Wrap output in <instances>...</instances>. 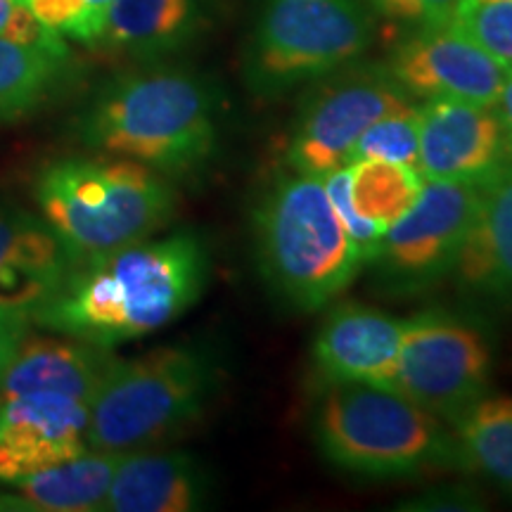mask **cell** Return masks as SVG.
<instances>
[{
    "label": "cell",
    "mask_w": 512,
    "mask_h": 512,
    "mask_svg": "<svg viewBox=\"0 0 512 512\" xmlns=\"http://www.w3.org/2000/svg\"><path fill=\"white\" fill-rule=\"evenodd\" d=\"M209 266L207 245L190 230L162 240L147 238L74 264L34 323L114 349L183 316L202 297Z\"/></svg>",
    "instance_id": "1"
},
{
    "label": "cell",
    "mask_w": 512,
    "mask_h": 512,
    "mask_svg": "<svg viewBox=\"0 0 512 512\" xmlns=\"http://www.w3.org/2000/svg\"><path fill=\"white\" fill-rule=\"evenodd\" d=\"M216 95L200 76L155 69L107 86L79 119L83 145L162 176L202 169L219 143Z\"/></svg>",
    "instance_id": "2"
},
{
    "label": "cell",
    "mask_w": 512,
    "mask_h": 512,
    "mask_svg": "<svg viewBox=\"0 0 512 512\" xmlns=\"http://www.w3.org/2000/svg\"><path fill=\"white\" fill-rule=\"evenodd\" d=\"M34 195L72 266L152 238L176 209L166 176L112 155L50 162L38 171Z\"/></svg>",
    "instance_id": "3"
},
{
    "label": "cell",
    "mask_w": 512,
    "mask_h": 512,
    "mask_svg": "<svg viewBox=\"0 0 512 512\" xmlns=\"http://www.w3.org/2000/svg\"><path fill=\"white\" fill-rule=\"evenodd\" d=\"M252 235L268 287L299 311L328 306L363 268L318 176L275 178L256 202Z\"/></svg>",
    "instance_id": "4"
},
{
    "label": "cell",
    "mask_w": 512,
    "mask_h": 512,
    "mask_svg": "<svg viewBox=\"0 0 512 512\" xmlns=\"http://www.w3.org/2000/svg\"><path fill=\"white\" fill-rule=\"evenodd\" d=\"M313 441L337 470L366 479L415 477L458 467L441 420L392 387L328 384L313 411Z\"/></svg>",
    "instance_id": "5"
},
{
    "label": "cell",
    "mask_w": 512,
    "mask_h": 512,
    "mask_svg": "<svg viewBox=\"0 0 512 512\" xmlns=\"http://www.w3.org/2000/svg\"><path fill=\"white\" fill-rule=\"evenodd\" d=\"M216 382L214 356L190 344L119 358L91 403L88 448L128 453L174 437L204 413Z\"/></svg>",
    "instance_id": "6"
},
{
    "label": "cell",
    "mask_w": 512,
    "mask_h": 512,
    "mask_svg": "<svg viewBox=\"0 0 512 512\" xmlns=\"http://www.w3.org/2000/svg\"><path fill=\"white\" fill-rule=\"evenodd\" d=\"M373 41L358 0H268L247 57V86L283 95L351 64Z\"/></svg>",
    "instance_id": "7"
},
{
    "label": "cell",
    "mask_w": 512,
    "mask_h": 512,
    "mask_svg": "<svg viewBox=\"0 0 512 512\" xmlns=\"http://www.w3.org/2000/svg\"><path fill=\"white\" fill-rule=\"evenodd\" d=\"M494 349L477 320L427 309L403 320L392 387L434 418L453 425L489 392Z\"/></svg>",
    "instance_id": "8"
},
{
    "label": "cell",
    "mask_w": 512,
    "mask_h": 512,
    "mask_svg": "<svg viewBox=\"0 0 512 512\" xmlns=\"http://www.w3.org/2000/svg\"><path fill=\"white\" fill-rule=\"evenodd\" d=\"M479 185L425 178L418 202L389 226L368 264L387 297H420L453 273L475 219Z\"/></svg>",
    "instance_id": "9"
},
{
    "label": "cell",
    "mask_w": 512,
    "mask_h": 512,
    "mask_svg": "<svg viewBox=\"0 0 512 512\" xmlns=\"http://www.w3.org/2000/svg\"><path fill=\"white\" fill-rule=\"evenodd\" d=\"M408 107L413 98L387 69H351L332 76L313 88L294 119L285 162L294 174L328 176L349 164L358 138L377 119Z\"/></svg>",
    "instance_id": "10"
},
{
    "label": "cell",
    "mask_w": 512,
    "mask_h": 512,
    "mask_svg": "<svg viewBox=\"0 0 512 512\" xmlns=\"http://www.w3.org/2000/svg\"><path fill=\"white\" fill-rule=\"evenodd\" d=\"M387 72L411 98H453L496 107L508 69L444 24L422 27L406 38L394 50Z\"/></svg>",
    "instance_id": "11"
},
{
    "label": "cell",
    "mask_w": 512,
    "mask_h": 512,
    "mask_svg": "<svg viewBox=\"0 0 512 512\" xmlns=\"http://www.w3.org/2000/svg\"><path fill=\"white\" fill-rule=\"evenodd\" d=\"M508 157L496 107L453 98L418 107V169L425 178L484 183Z\"/></svg>",
    "instance_id": "12"
},
{
    "label": "cell",
    "mask_w": 512,
    "mask_h": 512,
    "mask_svg": "<svg viewBox=\"0 0 512 512\" xmlns=\"http://www.w3.org/2000/svg\"><path fill=\"white\" fill-rule=\"evenodd\" d=\"M91 403L60 392L0 401V482H15L88 451Z\"/></svg>",
    "instance_id": "13"
},
{
    "label": "cell",
    "mask_w": 512,
    "mask_h": 512,
    "mask_svg": "<svg viewBox=\"0 0 512 512\" xmlns=\"http://www.w3.org/2000/svg\"><path fill=\"white\" fill-rule=\"evenodd\" d=\"M401 337L403 320L358 302L337 304L313 339V363L328 384L392 387Z\"/></svg>",
    "instance_id": "14"
},
{
    "label": "cell",
    "mask_w": 512,
    "mask_h": 512,
    "mask_svg": "<svg viewBox=\"0 0 512 512\" xmlns=\"http://www.w3.org/2000/svg\"><path fill=\"white\" fill-rule=\"evenodd\" d=\"M451 275L470 304L512 309V155L479 185L475 219Z\"/></svg>",
    "instance_id": "15"
},
{
    "label": "cell",
    "mask_w": 512,
    "mask_h": 512,
    "mask_svg": "<svg viewBox=\"0 0 512 512\" xmlns=\"http://www.w3.org/2000/svg\"><path fill=\"white\" fill-rule=\"evenodd\" d=\"M72 261L53 228L24 209L0 207V313L34 318L67 278Z\"/></svg>",
    "instance_id": "16"
},
{
    "label": "cell",
    "mask_w": 512,
    "mask_h": 512,
    "mask_svg": "<svg viewBox=\"0 0 512 512\" xmlns=\"http://www.w3.org/2000/svg\"><path fill=\"white\" fill-rule=\"evenodd\" d=\"M119 358L112 349L76 337H29L0 377V401L34 392H60L93 403Z\"/></svg>",
    "instance_id": "17"
},
{
    "label": "cell",
    "mask_w": 512,
    "mask_h": 512,
    "mask_svg": "<svg viewBox=\"0 0 512 512\" xmlns=\"http://www.w3.org/2000/svg\"><path fill=\"white\" fill-rule=\"evenodd\" d=\"M207 494V475L188 453L138 448L121 456L105 510L190 512L207 503Z\"/></svg>",
    "instance_id": "18"
},
{
    "label": "cell",
    "mask_w": 512,
    "mask_h": 512,
    "mask_svg": "<svg viewBox=\"0 0 512 512\" xmlns=\"http://www.w3.org/2000/svg\"><path fill=\"white\" fill-rule=\"evenodd\" d=\"M124 453L88 448L81 456L19 477L8 486L15 494L0 498L3 508L41 512H93L105 510L114 472Z\"/></svg>",
    "instance_id": "19"
},
{
    "label": "cell",
    "mask_w": 512,
    "mask_h": 512,
    "mask_svg": "<svg viewBox=\"0 0 512 512\" xmlns=\"http://www.w3.org/2000/svg\"><path fill=\"white\" fill-rule=\"evenodd\" d=\"M197 19V0H112L98 43L114 53L155 60L183 48Z\"/></svg>",
    "instance_id": "20"
},
{
    "label": "cell",
    "mask_w": 512,
    "mask_h": 512,
    "mask_svg": "<svg viewBox=\"0 0 512 512\" xmlns=\"http://www.w3.org/2000/svg\"><path fill=\"white\" fill-rule=\"evenodd\" d=\"M451 427L458 470L491 479L512 496V396H484Z\"/></svg>",
    "instance_id": "21"
},
{
    "label": "cell",
    "mask_w": 512,
    "mask_h": 512,
    "mask_svg": "<svg viewBox=\"0 0 512 512\" xmlns=\"http://www.w3.org/2000/svg\"><path fill=\"white\" fill-rule=\"evenodd\" d=\"M351 202L363 219L389 230L418 202L425 176L415 166L358 159L349 164Z\"/></svg>",
    "instance_id": "22"
},
{
    "label": "cell",
    "mask_w": 512,
    "mask_h": 512,
    "mask_svg": "<svg viewBox=\"0 0 512 512\" xmlns=\"http://www.w3.org/2000/svg\"><path fill=\"white\" fill-rule=\"evenodd\" d=\"M62 62L64 55L0 38V121L22 117L46 100Z\"/></svg>",
    "instance_id": "23"
},
{
    "label": "cell",
    "mask_w": 512,
    "mask_h": 512,
    "mask_svg": "<svg viewBox=\"0 0 512 512\" xmlns=\"http://www.w3.org/2000/svg\"><path fill=\"white\" fill-rule=\"evenodd\" d=\"M448 24L512 69V0H458Z\"/></svg>",
    "instance_id": "24"
},
{
    "label": "cell",
    "mask_w": 512,
    "mask_h": 512,
    "mask_svg": "<svg viewBox=\"0 0 512 512\" xmlns=\"http://www.w3.org/2000/svg\"><path fill=\"white\" fill-rule=\"evenodd\" d=\"M358 159H382V162L406 164L418 169V107L392 112L377 119L358 138L349 164ZM420 171V169H418Z\"/></svg>",
    "instance_id": "25"
},
{
    "label": "cell",
    "mask_w": 512,
    "mask_h": 512,
    "mask_svg": "<svg viewBox=\"0 0 512 512\" xmlns=\"http://www.w3.org/2000/svg\"><path fill=\"white\" fill-rule=\"evenodd\" d=\"M112 0H29L27 8L64 38L93 43L100 41Z\"/></svg>",
    "instance_id": "26"
},
{
    "label": "cell",
    "mask_w": 512,
    "mask_h": 512,
    "mask_svg": "<svg viewBox=\"0 0 512 512\" xmlns=\"http://www.w3.org/2000/svg\"><path fill=\"white\" fill-rule=\"evenodd\" d=\"M325 192H328L332 207H335L339 223H342L344 230H347L351 245H354L356 254L361 256L363 266H368L370 261L375 259L377 249L382 245V238L387 230H382L377 223L363 219L361 214L354 209V202H351V174L349 164L342 166V169L330 171L328 176H323Z\"/></svg>",
    "instance_id": "27"
},
{
    "label": "cell",
    "mask_w": 512,
    "mask_h": 512,
    "mask_svg": "<svg viewBox=\"0 0 512 512\" xmlns=\"http://www.w3.org/2000/svg\"><path fill=\"white\" fill-rule=\"evenodd\" d=\"M0 38L19 46L50 50L55 55L67 57L64 36L48 29L46 24L19 0H0Z\"/></svg>",
    "instance_id": "28"
},
{
    "label": "cell",
    "mask_w": 512,
    "mask_h": 512,
    "mask_svg": "<svg viewBox=\"0 0 512 512\" xmlns=\"http://www.w3.org/2000/svg\"><path fill=\"white\" fill-rule=\"evenodd\" d=\"M458 0H370L384 17L413 27H444L451 22Z\"/></svg>",
    "instance_id": "29"
},
{
    "label": "cell",
    "mask_w": 512,
    "mask_h": 512,
    "mask_svg": "<svg viewBox=\"0 0 512 512\" xmlns=\"http://www.w3.org/2000/svg\"><path fill=\"white\" fill-rule=\"evenodd\" d=\"M486 501L482 491L470 484H441L427 489L425 494L401 501L399 510L439 512V510H484Z\"/></svg>",
    "instance_id": "30"
},
{
    "label": "cell",
    "mask_w": 512,
    "mask_h": 512,
    "mask_svg": "<svg viewBox=\"0 0 512 512\" xmlns=\"http://www.w3.org/2000/svg\"><path fill=\"white\" fill-rule=\"evenodd\" d=\"M29 320L17 316H3L0 313V377L10 366L12 356L17 354L19 344L29 335Z\"/></svg>",
    "instance_id": "31"
},
{
    "label": "cell",
    "mask_w": 512,
    "mask_h": 512,
    "mask_svg": "<svg viewBox=\"0 0 512 512\" xmlns=\"http://www.w3.org/2000/svg\"><path fill=\"white\" fill-rule=\"evenodd\" d=\"M496 112H498V117H501L505 143H508V150L512 155V69L505 72V83H503L501 98H498V102H496Z\"/></svg>",
    "instance_id": "32"
}]
</instances>
